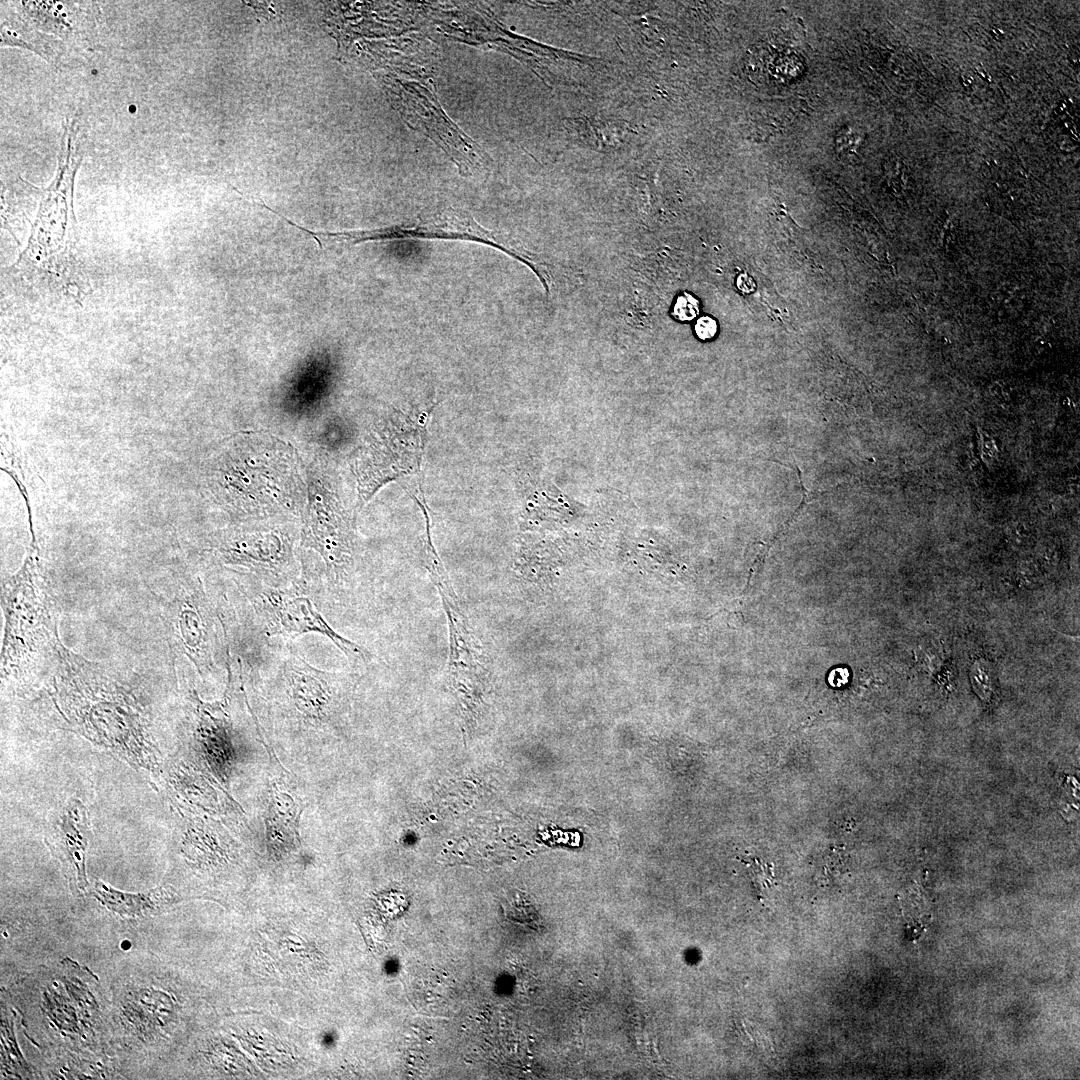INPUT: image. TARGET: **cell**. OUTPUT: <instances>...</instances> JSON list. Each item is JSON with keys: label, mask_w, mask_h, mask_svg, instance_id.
<instances>
[{"label": "cell", "mask_w": 1080, "mask_h": 1080, "mask_svg": "<svg viewBox=\"0 0 1080 1080\" xmlns=\"http://www.w3.org/2000/svg\"><path fill=\"white\" fill-rule=\"evenodd\" d=\"M34 554L2 588L5 628L1 652L5 676H19L48 656L56 655L60 639L52 601Z\"/></svg>", "instance_id": "cell-1"}, {"label": "cell", "mask_w": 1080, "mask_h": 1080, "mask_svg": "<svg viewBox=\"0 0 1080 1080\" xmlns=\"http://www.w3.org/2000/svg\"><path fill=\"white\" fill-rule=\"evenodd\" d=\"M285 581L261 577L243 584L245 596L266 637L294 640L305 634H318L328 638L352 664L367 666L371 662L368 649L339 634L327 622L307 596L305 584L301 581L284 584Z\"/></svg>", "instance_id": "cell-2"}, {"label": "cell", "mask_w": 1080, "mask_h": 1080, "mask_svg": "<svg viewBox=\"0 0 1080 1080\" xmlns=\"http://www.w3.org/2000/svg\"><path fill=\"white\" fill-rule=\"evenodd\" d=\"M164 623L172 650L185 656L201 676L215 673L227 659L224 625L199 578L178 583L172 598L164 602Z\"/></svg>", "instance_id": "cell-3"}, {"label": "cell", "mask_w": 1080, "mask_h": 1080, "mask_svg": "<svg viewBox=\"0 0 1080 1080\" xmlns=\"http://www.w3.org/2000/svg\"><path fill=\"white\" fill-rule=\"evenodd\" d=\"M348 680L312 666L289 646L274 681L275 707L293 726L327 730L339 714Z\"/></svg>", "instance_id": "cell-4"}, {"label": "cell", "mask_w": 1080, "mask_h": 1080, "mask_svg": "<svg viewBox=\"0 0 1080 1080\" xmlns=\"http://www.w3.org/2000/svg\"><path fill=\"white\" fill-rule=\"evenodd\" d=\"M74 169L61 168L46 191L25 250L15 267L25 273L69 277L78 245L72 208Z\"/></svg>", "instance_id": "cell-5"}, {"label": "cell", "mask_w": 1080, "mask_h": 1080, "mask_svg": "<svg viewBox=\"0 0 1080 1080\" xmlns=\"http://www.w3.org/2000/svg\"><path fill=\"white\" fill-rule=\"evenodd\" d=\"M424 565L438 590L448 621L450 681L462 690L481 689L489 680L490 657L462 610L434 547L424 550Z\"/></svg>", "instance_id": "cell-6"}, {"label": "cell", "mask_w": 1080, "mask_h": 1080, "mask_svg": "<svg viewBox=\"0 0 1080 1080\" xmlns=\"http://www.w3.org/2000/svg\"><path fill=\"white\" fill-rule=\"evenodd\" d=\"M207 552L218 565L243 568L265 579L290 581L297 574L292 541L279 529L222 530L212 537Z\"/></svg>", "instance_id": "cell-7"}, {"label": "cell", "mask_w": 1080, "mask_h": 1080, "mask_svg": "<svg viewBox=\"0 0 1080 1080\" xmlns=\"http://www.w3.org/2000/svg\"><path fill=\"white\" fill-rule=\"evenodd\" d=\"M303 543L323 559L331 584L340 585L349 576L353 565V532L350 520L340 508L316 497L309 508Z\"/></svg>", "instance_id": "cell-8"}, {"label": "cell", "mask_w": 1080, "mask_h": 1080, "mask_svg": "<svg viewBox=\"0 0 1080 1080\" xmlns=\"http://www.w3.org/2000/svg\"><path fill=\"white\" fill-rule=\"evenodd\" d=\"M463 227H442V226H414V227H386L379 229H372L367 231V241H386V240H402V239H449V240H467L479 242L499 250H502L508 254L514 256L512 251L508 248L497 243L492 236L488 235V232L471 228L463 231H459ZM464 229V228H463Z\"/></svg>", "instance_id": "cell-9"}, {"label": "cell", "mask_w": 1080, "mask_h": 1080, "mask_svg": "<svg viewBox=\"0 0 1080 1080\" xmlns=\"http://www.w3.org/2000/svg\"><path fill=\"white\" fill-rule=\"evenodd\" d=\"M96 892L99 899L110 909L127 915H141L156 911L165 903L164 889H154L144 894H126L111 889L102 882L96 883Z\"/></svg>", "instance_id": "cell-10"}, {"label": "cell", "mask_w": 1080, "mask_h": 1080, "mask_svg": "<svg viewBox=\"0 0 1080 1080\" xmlns=\"http://www.w3.org/2000/svg\"><path fill=\"white\" fill-rule=\"evenodd\" d=\"M675 313L681 320L692 319L698 313L697 301L690 295L681 296L675 305Z\"/></svg>", "instance_id": "cell-11"}, {"label": "cell", "mask_w": 1080, "mask_h": 1080, "mask_svg": "<svg viewBox=\"0 0 1080 1080\" xmlns=\"http://www.w3.org/2000/svg\"><path fill=\"white\" fill-rule=\"evenodd\" d=\"M1008 534L1013 543L1023 544L1029 540L1031 531L1026 523L1015 521L1008 527Z\"/></svg>", "instance_id": "cell-12"}, {"label": "cell", "mask_w": 1080, "mask_h": 1080, "mask_svg": "<svg viewBox=\"0 0 1080 1080\" xmlns=\"http://www.w3.org/2000/svg\"><path fill=\"white\" fill-rule=\"evenodd\" d=\"M695 330L699 338L706 340L712 338L715 335L717 325L715 320L706 316L700 318L697 321Z\"/></svg>", "instance_id": "cell-13"}, {"label": "cell", "mask_w": 1080, "mask_h": 1080, "mask_svg": "<svg viewBox=\"0 0 1080 1080\" xmlns=\"http://www.w3.org/2000/svg\"><path fill=\"white\" fill-rule=\"evenodd\" d=\"M990 393L996 400H998L1003 405H1006L1011 400L1009 393L1004 388V386L1000 384V382H995L990 387Z\"/></svg>", "instance_id": "cell-14"}]
</instances>
